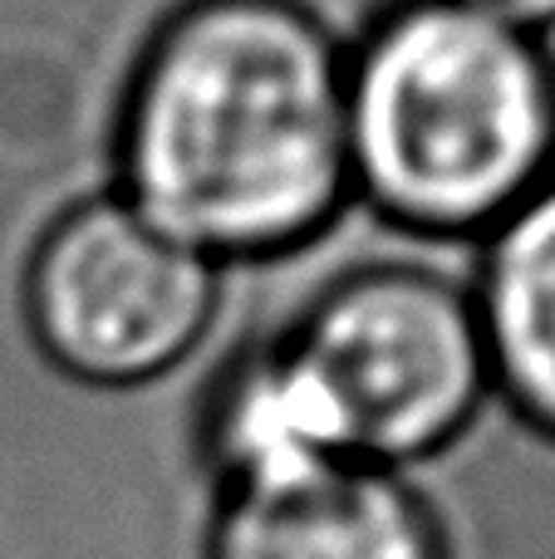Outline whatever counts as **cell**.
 Listing matches in <instances>:
<instances>
[{"label": "cell", "mask_w": 555, "mask_h": 559, "mask_svg": "<svg viewBox=\"0 0 555 559\" xmlns=\"http://www.w3.org/2000/svg\"><path fill=\"white\" fill-rule=\"evenodd\" d=\"M128 206L212 255H281L350 192V64L295 0H192L138 64Z\"/></svg>", "instance_id": "1"}, {"label": "cell", "mask_w": 555, "mask_h": 559, "mask_svg": "<svg viewBox=\"0 0 555 559\" xmlns=\"http://www.w3.org/2000/svg\"><path fill=\"white\" fill-rule=\"evenodd\" d=\"M551 157V59L468 0L389 10L350 64V177L393 222L492 226L546 182Z\"/></svg>", "instance_id": "2"}, {"label": "cell", "mask_w": 555, "mask_h": 559, "mask_svg": "<svg viewBox=\"0 0 555 559\" xmlns=\"http://www.w3.org/2000/svg\"><path fill=\"white\" fill-rule=\"evenodd\" d=\"M281 348L320 393L350 462L393 472L458 447L492 393L472 295L413 265L344 275Z\"/></svg>", "instance_id": "3"}, {"label": "cell", "mask_w": 555, "mask_h": 559, "mask_svg": "<svg viewBox=\"0 0 555 559\" xmlns=\"http://www.w3.org/2000/svg\"><path fill=\"white\" fill-rule=\"evenodd\" d=\"M216 314V261L128 202L59 216L25 275L29 338L59 378L133 393L192 358Z\"/></svg>", "instance_id": "4"}, {"label": "cell", "mask_w": 555, "mask_h": 559, "mask_svg": "<svg viewBox=\"0 0 555 559\" xmlns=\"http://www.w3.org/2000/svg\"><path fill=\"white\" fill-rule=\"evenodd\" d=\"M206 559H458L413 472L344 462L271 491L216 496Z\"/></svg>", "instance_id": "5"}, {"label": "cell", "mask_w": 555, "mask_h": 559, "mask_svg": "<svg viewBox=\"0 0 555 559\" xmlns=\"http://www.w3.org/2000/svg\"><path fill=\"white\" fill-rule=\"evenodd\" d=\"M492 388L555 437V177L497 222V241L472 295Z\"/></svg>", "instance_id": "6"}, {"label": "cell", "mask_w": 555, "mask_h": 559, "mask_svg": "<svg viewBox=\"0 0 555 559\" xmlns=\"http://www.w3.org/2000/svg\"><path fill=\"white\" fill-rule=\"evenodd\" d=\"M468 5L487 10V15H497V20H507V25L527 29V35L555 25V0H468Z\"/></svg>", "instance_id": "7"}]
</instances>
